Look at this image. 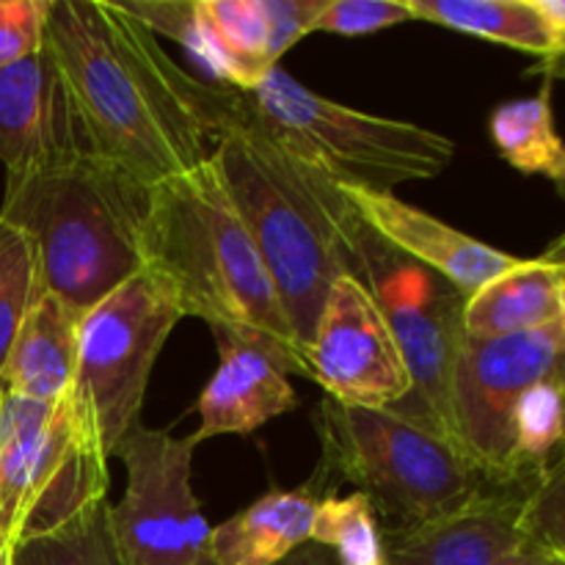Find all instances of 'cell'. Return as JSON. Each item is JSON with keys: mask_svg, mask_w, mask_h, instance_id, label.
Masks as SVG:
<instances>
[{"mask_svg": "<svg viewBox=\"0 0 565 565\" xmlns=\"http://www.w3.org/2000/svg\"><path fill=\"white\" fill-rule=\"evenodd\" d=\"M345 196L381 241L439 274L467 298L522 263L519 257L491 248L478 237L452 230L436 215L406 204L395 193L345 188Z\"/></svg>", "mask_w": 565, "mask_h": 565, "instance_id": "14", "label": "cell"}, {"mask_svg": "<svg viewBox=\"0 0 565 565\" xmlns=\"http://www.w3.org/2000/svg\"><path fill=\"white\" fill-rule=\"evenodd\" d=\"M329 0H265L270 22V53L276 64L301 36L312 33L315 20Z\"/></svg>", "mask_w": 565, "mask_h": 565, "instance_id": "30", "label": "cell"}, {"mask_svg": "<svg viewBox=\"0 0 565 565\" xmlns=\"http://www.w3.org/2000/svg\"><path fill=\"white\" fill-rule=\"evenodd\" d=\"M318 497L312 489L270 491L210 530L215 565H276L312 541Z\"/></svg>", "mask_w": 565, "mask_h": 565, "instance_id": "19", "label": "cell"}, {"mask_svg": "<svg viewBox=\"0 0 565 565\" xmlns=\"http://www.w3.org/2000/svg\"><path fill=\"white\" fill-rule=\"evenodd\" d=\"M524 494L486 491L461 511L384 533L386 565H497L527 544Z\"/></svg>", "mask_w": 565, "mask_h": 565, "instance_id": "15", "label": "cell"}, {"mask_svg": "<svg viewBox=\"0 0 565 565\" xmlns=\"http://www.w3.org/2000/svg\"><path fill=\"white\" fill-rule=\"evenodd\" d=\"M42 50L88 152L147 188L207 163L237 92L174 64L119 3L50 0Z\"/></svg>", "mask_w": 565, "mask_h": 565, "instance_id": "1", "label": "cell"}, {"mask_svg": "<svg viewBox=\"0 0 565 565\" xmlns=\"http://www.w3.org/2000/svg\"><path fill=\"white\" fill-rule=\"evenodd\" d=\"M497 565H557V561H552V557L546 555V552H541L539 546L524 544L522 550L513 552L511 557H505V561Z\"/></svg>", "mask_w": 565, "mask_h": 565, "instance_id": "32", "label": "cell"}, {"mask_svg": "<svg viewBox=\"0 0 565 565\" xmlns=\"http://www.w3.org/2000/svg\"><path fill=\"white\" fill-rule=\"evenodd\" d=\"M522 527L527 544L565 565V452L546 467L524 497Z\"/></svg>", "mask_w": 565, "mask_h": 565, "instance_id": "27", "label": "cell"}, {"mask_svg": "<svg viewBox=\"0 0 565 565\" xmlns=\"http://www.w3.org/2000/svg\"><path fill=\"white\" fill-rule=\"evenodd\" d=\"M193 6L202 44L196 64L221 86L254 92L276 70L265 0H196Z\"/></svg>", "mask_w": 565, "mask_h": 565, "instance_id": "18", "label": "cell"}, {"mask_svg": "<svg viewBox=\"0 0 565 565\" xmlns=\"http://www.w3.org/2000/svg\"><path fill=\"white\" fill-rule=\"evenodd\" d=\"M408 9L414 20L472 33L539 58H550L561 47V33L533 0H408Z\"/></svg>", "mask_w": 565, "mask_h": 565, "instance_id": "21", "label": "cell"}, {"mask_svg": "<svg viewBox=\"0 0 565 565\" xmlns=\"http://www.w3.org/2000/svg\"><path fill=\"white\" fill-rule=\"evenodd\" d=\"M513 445L519 475L533 489L565 445V379L539 381L524 392L513 412Z\"/></svg>", "mask_w": 565, "mask_h": 565, "instance_id": "23", "label": "cell"}, {"mask_svg": "<svg viewBox=\"0 0 565 565\" xmlns=\"http://www.w3.org/2000/svg\"><path fill=\"white\" fill-rule=\"evenodd\" d=\"M210 158L268 265L298 340L309 351L334 281L342 276L364 281L367 224L342 188L298 163L254 125L243 92L235 94Z\"/></svg>", "mask_w": 565, "mask_h": 565, "instance_id": "2", "label": "cell"}, {"mask_svg": "<svg viewBox=\"0 0 565 565\" xmlns=\"http://www.w3.org/2000/svg\"><path fill=\"white\" fill-rule=\"evenodd\" d=\"M533 3L539 6L541 14L552 22V28H555L561 36H565V0H533Z\"/></svg>", "mask_w": 565, "mask_h": 565, "instance_id": "34", "label": "cell"}, {"mask_svg": "<svg viewBox=\"0 0 565 565\" xmlns=\"http://www.w3.org/2000/svg\"><path fill=\"white\" fill-rule=\"evenodd\" d=\"M88 152L70 97L42 47L0 70V163L9 180Z\"/></svg>", "mask_w": 565, "mask_h": 565, "instance_id": "13", "label": "cell"}, {"mask_svg": "<svg viewBox=\"0 0 565 565\" xmlns=\"http://www.w3.org/2000/svg\"><path fill=\"white\" fill-rule=\"evenodd\" d=\"M557 323H561V329L565 331V274L561 281V292H557Z\"/></svg>", "mask_w": 565, "mask_h": 565, "instance_id": "37", "label": "cell"}, {"mask_svg": "<svg viewBox=\"0 0 565 565\" xmlns=\"http://www.w3.org/2000/svg\"><path fill=\"white\" fill-rule=\"evenodd\" d=\"M315 425L323 441L320 472L356 486L386 522L384 533L450 516L497 489L445 430L423 417L326 397Z\"/></svg>", "mask_w": 565, "mask_h": 565, "instance_id": "5", "label": "cell"}, {"mask_svg": "<svg viewBox=\"0 0 565 565\" xmlns=\"http://www.w3.org/2000/svg\"><path fill=\"white\" fill-rule=\"evenodd\" d=\"M143 257L174 287L185 318L257 348L287 375L309 379L307 348L213 158L149 188Z\"/></svg>", "mask_w": 565, "mask_h": 565, "instance_id": "3", "label": "cell"}, {"mask_svg": "<svg viewBox=\"0 0 565 565\" xmlns=\"http://www.w3.org/2000/svg\"><path fill=\"white\" fill-rule=\"evenodd\" d=\"M218 345V370L199 397V425L191 436L193 445L226 434H252L270 419L292 412L298 395L285 370L257 348L246 345L237 337L215 331Z\"/></svg>", "mask_w": 565, "mask_h": 565, "instance_id": "16", "label": "cell"}, {"mask_svg": "<svg viewBox=\"0 0 565 565\" xmlns=\"http://www.w3.org/2000/svg\"><path fill=\"white\" fill-rule=\"evenodd\" d=\"M243 105L265 136L342 191L392 193L436 180L456 158V143L441 132L320 97L279 66L243 94Z\"/></svg>", "mask_w": 565, "mask_h": 565, "instance_id": "6", "label": "cell"}, {"mask_svg": "<svg viewBox=\"0 0 565 565\" xmlns=\"http://www.w3.org/2000/svg\"><path fill=\"white\" fill-rule=\"evenodd\" d=\"M565 379V331L561 323L511 337L463 334L452 367V434L463 456L491 486L530 494L516 467L513 412L533 384Z\"/></svg>", "mask_w": 565, "mask_h": 565, "instance_id": "9", "label": "cell"}, {"mask_svg": "<svg viewBox=\"0 0 565 565\" xmlns=\"http://www.w3.org/2000/svg\"><path fill=\"white\" fill-rule=\"evenodd\" d=\"M408 3L397 0H329L315 20L312 31L342 33V36H364L384 28L412 22Z\"/></svg>", "mask_w": 565, "mask_h": 565, "instance_id": "28", "label": "cell"}, {"mask_svg": "<svg viewBox=\"0 0 565 565\" xmlns=\"http://www.w3.org/2000/svg\"><path fill=\"white\" fill-rule=\"evenodd\" d=\"M555 185H557V193H561V196L565 199V177H563L561 182H555Z\"/></svg>", "mask_w": 565, "mask_h": 565, "instance_id": "38", "label": "cell"}, {"mask_svg": "<svg viewBox=\"0 0 565 565\" xmlns=\"http://www.w3.org/2000/svg\"><path fill=\"white\" fill-rule=\"evenodd\" d=\"M81 320V312L44 290L17 331L0 375V390L39 403H55L70 395Z\"/></svg>", "mask_w": 565, "mask_h": 565, "instance_id": "17", "label": "cell"}, {"mask_svg": "<svg viewBox=\"0 0 565 565\" xmlns=\"http://www.w3.org/2000/svg\"><path fill=\"white\" fill-rule=\"evenodd\" d=\"M557 565H561V563H557Z\"/></svg>", "mask_w": 565, "mask_h": 565, "instance_id": "42", "label": "cell"}, {"mask_svg": "<svg viewBox=\"0 0 565 565\" xmlns=\"http://www.w3.org/2000/svg\"><path fill=\"white\" fill-rule=\"evenodd\" d=\"M541 259H546V263H552L555 268H561L565 274V241L563 237H555V241H552V246L546 248L544 257Z\"/></svg>", "mask_w": 565, "mask_h": 565, "instance_id": "35", "label": "cell"}, {"mask_svg": "<svg viewBox=\"0 0 565 565\" xmlns=\"http://www.w3.org/2000/svg\"><path fill=\"white\" fill-rule=\"evenodd\" d=\"M105 497L108 458L72 397L39 403L0 390V530L14 550Z\"/></svg>", "mask_w": 565, "mask_h": 565, "instance_id": "7", "label": "cell"}, {"mask_svg": "<svg viewBox=\"0 0 565 565\" xmlns=\"http://www.w3.org/2000/svg\"><path fill=\"white\" fill-rule=\"evenodd\" d=\"M50 0H0V70L42 47Z\"/></svg>", "mask_w": 565, "mask_h": 565, "instance_id": "29", "label": "cell"}, {"mask_svg": "<svg viewBox=\"0 0 565 565\" xmlns=\"http://www.w3.org/2000/svg\"><path fill=\"white\" fill-rule=\"evenodd\" d=\"M491 138L502 158L524 174H541L561 182L565 177V141L555 127L550 86L535 97L511 99L494 108Z\"/></svg>", "mask_w": 565, "mask_h": 565, "instance_id": "22", "label": "cell"}, {"mask_svg": "<svg viewBox=\"0 0 565 565\" xmlns=\"http://www.w3.org/2000/svg\"><path fill=\"white\" fill-rule=\"evenodd\" d=\"M193 439L169 430L132 428L116 456L127 489L110 505L116 555L121 565H215L210 524L191 486Z\"/></svg>", "mask_w": 565, "mask_h": 565, "instance_id": "11", "label": "cell"}, {"mask_svg": "<svg viewBox=\"0 0 565 565\" xmlns=\"http://www.w3.org/2000/svg\"><path fill=\"white\" fill-rule=\"evenodd\" d=\"M149 188L94 152L6 180L0 218L31 235L44 290L86 315L147 268Z\"/></svg>", "mask_w": 565, "mask_h": 565, "instance_id": "4", "label": "cell"}, {"mask_svg": "<svg viewBox=\"0 0 565 565\" xmlns=\"http://www.w3.org/2000/svg\"><path fill=\"white\" fill-rule=\"evenodd\" d=\"M563 270L546 259H522L516 268L491 279L463 303L469 337H511L557 323V292Z\"/></svg>", "mask_w": 565, "mask_h": 565, "instance_id": "20", "label": "cell"}, {"mask_svg": "<svg viewBox=\"0 0 565 565\" xmlns=\"http://www.w3.org/2000/svg\"><path fill=\"white\" fill-rule=\"evenodd\" d=\"M561 237H563V241H565V235H561Z\"/></svg>", "mask_w": 565, "mask_h": 565, "instance_id": "40", "label": "cell"}, {"mask_svg": "<svg viewBox=\"0 0 565 565\" xmlns=\"http://www.w3.org/2000/svg\"><path fill=\"white\" fill-rule=\"evenodd\" d=\"M533 75L561 77V81H565V36H561V47H557L550 58H541V64L535 66Z\"/></svg>", "mask_w": 565, "mask_h": 565, "instance_id": "33", "label": "cell"}, {"mask_svg": "<svg viewBox=\"0 0 565 565\" xmlns=\"http://www.w3.org/2000/svg\"><path fill=\"white\" fill-rule=\"evenodd\" d=\"M42 292L44 279L31 235L0 218V375L22 320Z\"/></svg>", "mask_w": 565, "mask_h": 565, "instance_id": "25", "label": "cell"}, {"mask_svg": "<svg viewBox=\"0 0 565 565\" xmlns=\"http://www.w3.org/2000/svg\"><path fill=\"white\" fill-rule=\"evenodd\" d=\"M276 565H340V563H337L334 552L309 541V544H303L301 550H296L290 557H285V561Z\"/></svg>", "mask_w": 565, "mask_h": 565, "instance_id": "31", "label": "cell"}, {"mask_svg": "<svg viewBox=\"0 0 565 565\" xmlns=\"http://www.w3.org/2000/svg\"><path fill=\"white\" fill-rule=\"evenodd\" d=\"M309 379L329 401L395 408L414 392L395 334L364 281L342 276L326 298L309 340Z\"/></svg>", "mask_w": 565, "mask_h": 565, "instance_id": "12", "label": "cell"}, {"mask_svg": "<svg viewBox=\"0 0 565 565\" xmlns=\"http://www.w3.org/2000/svg\"><path fill=\"white\" fill-rule=\"evenodd\" d=\"M14 565H121L110 530L108 497L94 502L66 527L17 546Z\"/></svg>", "mask_w": 565, "mask_h": 565, "instance_id": "26", "label": "cell"}, {"mask_svg": "<svg viewBox=\"0 0 565 565\" xmlns=\"http://www.w3.org/2000/svg\"><path fill=\"white\" fill-rule=\"evenodd\" d=\"M312 544L334 552L340 565H386L384 533L367 497H326L318 502Z\"/></svg>", "mask_w": 565, "mask_h": 565, "instance_id": "24", "label": "cell"}, {"mask_svg": "<svg viewBox=\"0 0 565 565\" xmlns=\"http://www.w3.org/2000/svg\"><path fill=\"white\" fill-rule=\"evenodd\" d=\"M182 318L174 287L149 265L83 315L70 397L105 458L141 425L149 375Z\"/></svg>", "mask_w": 565, "mask_h": 565, "instance_id": "8", "label": "cell"}, {"mask_svg": "<svg viewBox=\"0 0 565 565\" xmlns=\"http://www.w3.org/2000/svg\"><path fill=\"white\" fill-rule=\"evenodd\" d=\"M11 561H14V544H11L9 535L0 530V565H11Z\"/></svg>", "mask_w": 565, "mask_h": 565, "instance_id": "36", "label": "cell"}, {"mask_svg": "<svg viewBox=\"0 0 565 565\" xmlns=\"http://www.w3.org/2000/svg\"><path fill=\"white\" fill-rule=\"evenodd\" d=\"M364 285L379 301L412 375L414 408H395L434 423L452 441L450 384L463 342L467 296L439 274L381 241L367 226L362 241ZM406 397V401H408Z\"/></svg>", "mask_w": 565, "mask_h": 565, "instance_id": "10", "label": "cell"}, {"mask_svg": "<svg viewBox=\"0 0 565 565\" xmlns=\"http://www.w3.org/2000/svg\"><path fill=\"white\" fill-rule=\"evenodd\" d=\"M561 452H565V445H563V450H561Z\"/></svg>", "mask_w": 565, "mask_h": 565, "instance_id": "39", "label": "cell"}, {"mask_svg": "<svg viewBox=\"0 0 565 565\" xmlns=\"http://www.w3.org/2000/svg\"><path fill=\"white\" fill-rule=\"evenodd\" d=\"M11 565H14V561H11Z\"/></svg>", "mask_w": 565, "mask_h": 565, "instance_id": "41", "label": "cell"}]
</instances>
